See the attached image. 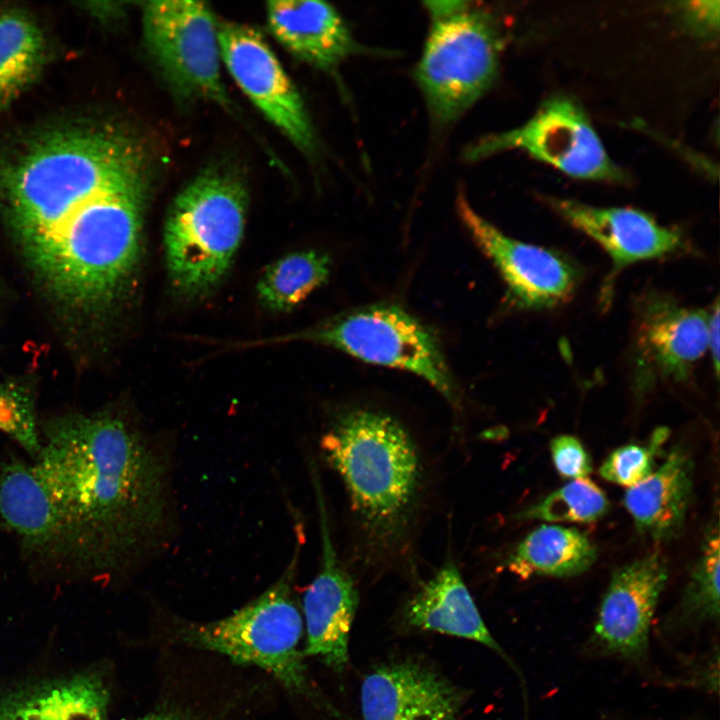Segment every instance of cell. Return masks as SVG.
Returning <instances> with one entry per match:
<instances>
[{
	"label": "cell",
	"mask_w": 720,
	"mask_h": 720,
	"mask_svg": "<svg viewBox=\"0 0 720 720\" xmlns=\"http://www.w3.org/2000/svg\"><path fill=\"white\" fill-rule=\"evenodd\" d=\"M109 699L102 671L87 668L0 691V720H106Z\"/></svg>",
	"instance_id": "cell-17"
},
{
	"label": "cell",
	"mask_w": 720,
	"mask_h": 720,
	"mask_svg": "<svg viewBox=\"0 0 720 720\" xmlns=\"http://www.w3.org/2000/svg\"><path fill=\"white\" fill-rule=\"evenodd\" d=\"M719 303L718 299L715 301L711 312L709 313V335H708V350H710L714 365L716 376L719 373V344H720V318H719Z\"/></svg>",
	"instance_id": "cell-31"
},
{
	"label": "cell",
	"mask_w": 720,
	"mask_h": 720,
	"mask_svg": "<svg viewBox=\"0 0 720 720\" xmlns=\"http://www.w3.org/2000/svg\"><path fill=\"white\" fill-rule=\"evenodd\" d=\"M142 10L145 45L174 95L230 106L211 9L199 1L168 0L147 2Z\"/></svg>",
	"instance_id": "cell-8"
},
{
	"label": "cell",
	"mask_w": 720,
	"mask_h": 720,
	"mask_svg": "<svg viewBox=\"0 0 720 720\" xmlns=\"http://www.w3.org/2000/svg\"><path fill=\"white\" fill-rule=\"evenodd\" d=\"M511 149L527 152L575 178L612 182L625 178L584 111L565 97L549 99L520 127L480 139L467 149L466 158L476 161Z\"/></svg>",
	"instance_id": "cell-9"
},
{
	"label": "cell",
	"mask_w": 720,
	"mask_h": 720,
	"mask_svg": "<svg viewBox=\"0 0 720 720\" xmlns=\"http://www.w3.org/2000/svg\"><path fill=\"white\" fill-rule=\"evenodd\" d=\"M33 469L59 519L54 558L72 568L122 570L164 524L163 463L141 432L116 413L50 419Z\"/></svg>",
	"instance_id": "cell-2"
},
{
	"label": "cell",
	"mask_w": 720,
	"mask_h": 720,
	"mask_svg": "<svg viewBox=\"0 0 720 720\" xmlns=\"http://www.w3.org/2000/svg\"><path fill=\"white\" fill-rule=\"evenodd\" d=\"M403 617L411 627L478 642L509 661L452 561L445 562L407 601Z\"/></svg>",
	"instance_id": "cell-20"
},
{
	"label": "cell",
	"mask_w": 720,
	"mask_h": 720,
	"mask_svg": "<svg viewBox=\"0 0 720 720\" xmlns=\"http://www.w3.org/2000/svg\"><path fill=\"white\" fill-rule=\"evenodd\" d=\"M424 5L431 26L415 79L434 122L447 125L494 83L502 37L494 16L473 8L471 2L429 1Z\"/></svg>",
	"instance_id": "cell-6"
},
{
	"label": "cell",
	"mask_w": 720,
	"mask_h": 720,
	"mask_svg": "<svg viewBox=\"0 0 720 720\" xmlns=\"http://www.w3.org/2000/svg\"><path fill=\"white\" fill-rule=\"evenodd\" d=\"M0 431L19 443L35 459L41 448L34 401L22 386L0 382Z\"/></svg>",
	"instance_id": "cell-28"
},
{
	"label": "cell",
	"mask_w": 720,
	"mask_h": 720,
	"mask_svg": "<svg viewBox=\"0 0 720 720\" xmlns=\"http://www.w3.org/2000/svg\"><path fill=\"white\" fill-rule=\"evenodd\" d=\"M321 530V563L303 596L307 642L304 655L321 659L341 673L348 665V641L358 606V591L338 559L323 495L314 479Z\"/></svg>",
	"instance_id": "cell-14"
},
{
	"label": "cell",
	"mask_w": 720,
	"mask_h": 720,
	"mask_svg": "<svg viewBox=\"0 0 720 720\" xmlns=\"http://www.w3.org/2000/svg\"><path fill=\"white\" fill-rule=\"evenodd\" d=\"M148 162L132 135L75 119L30 135L0 160V208L29 270L75 315L125 296L142 250Z\"/></svg>",
	"instance_id": "cell-1"
},
{
	"label": "cell",
	"mask_w": 720,
	"mask_h": 720,
	"mask_svg": "<svg viewBox=\"0 0 720 720\" xmlns=\"http://www.w3.org/2000/svg\"><path fill=\"white\" fill-rule=\"evenodd\" d=\"M432 668L405 660L377 666L361 686L363 720H457L464 697Z\"/></svg>",
	"instance_id": "cell-16"
},
{
	"label": "cell",
	"mask_w": 720,
	"mask_h": 720,
	"mask_svg": "<svg viewBox=\"0 0 720 720\" xmlns=\"http://www.w3.org/2000/svg\"><path fill=\"white\" fill-rule=\"evenodd\" d=\"M669 436L665 427L656 429L646 445L626 444L613 450L603 461L599 474L605 480L632 487L651 474L655 457Z\"/></svg>",
	"instance_id": "cell-27"
},
{
	"label": "cell",
	"mask_w": 720,
	"mask_h": 720,
	"mask_svg": "<svg viewBox=\"0 0 720 720\" xmlns=\"http://www.w3.org/2000/svg\"><path fill=\"white\" fill-rule=\"evenodd\" d=\"M709 313L647 292L636 303L633 388L638 397L658 381L688 379L708 350Z\"/></svg>",
	"instance_id": "cell-11"
},
{
	"label": "cell",
	"mask_w": 720,
	"mask_h": 720,
	"mask_svg": "<svg viewBox=\"0 0 720 720\" xmlns=\"http://www.w3.org/2000/svg\"><path fill=\"white\" fill-rule=\"evenodd\" d=\"M330 267L329 257L319 251L287 254L270 264L259 278L258 300L270 311H290L327 281Z\"/></svg>",
	"instance_id": "cell-24"
},
{
	"label": "cell",
	"mask_w": 720,
	"mask_h": 720,
	"mask_svg": "<svg viewBox=\"0 0 720 720\" xmlns=\"http://www.w3.org/2000/svg\"><path fill=\"white\" fill-rule=\"evenodd\" d=\"M221 60L257 109L300 151L315 152L316 136L304 101L274 52L254 28L218 22Z\"/></svg>",
	"instance_id": "cell-10"
},
{
	"label": "cell",
	"mask_w": 720,
	"mask_h": 720,
	"mask_svg": "<svg viewBox=\"0 0 720 720\" xmlns=\"http://www.w3.org/2000/svg\"><path fill=\"white\" fill-rule=\"evenodd\" d=\"M136 720H186L182 715L175 712H156L150 713L142 718Z\"/></svg>",
	"instance_id": "cell-32"
},
{
	"label": "cell",
	"mask_w": 720,
	"mask_h": 720,
	"mask_svg": "<svg viewBox=\"0 0 720 720\" xmlns=\"http://www.w3.org/2000/svg\"><path fill=\"white\" fill-rule=\"evenodd\" d=\"M0 516L20 537L26 552L54 557L59 519L33 466L19 460L0 464Z\"/></svg>",
	"instance_id": "cell-21"
},
{
	"label": "cell",
	"mask_w": 720,
	"mask_h": 720,
	"mask_svg": "<svg viewBox=\"0 0 720 720\" xmlns=\"http://www.w3.org/2000/svg\"><path fill=\"white\" fill-rule=\"evenodd\" d=\"M605 493L590 479H573L517 514L519 520L592 523L608 511Z\"/></svg>",
	"instance_id": "cell-25"
},
{
	"label": "cell",
	"mask_w": 720,
	"mask_h": 720,
	"mask_svg": "<svg viewBox=\"0 0 720 720\" xmlns=\"http://www.w3.org/2000/svg\"><path fill=\"white\" fill-rule=\"evenodd\" d=\"M597 551L583 532L543 524L532 530L508 556L505 566L515 576L570 577L588 570Z\"/></svg>",
	"instance_id": "cell-22"
},
{
	"label": "cell",
	"mask_w": 720,
	"mask_h": 720,
	"mask_svg": "<svg viewBox=\"0 0 720 720\" xmlns=\"http://www.w3.org/2000/svg\"><path fill=\"white\" fill-rule=\"evenodd\" d=\"M720 543L718 529L706 537L683 599L687 614L699 619L719 616Z\"/></svg>",
	"instance_id": "cell-26"
},
{
	"label": "cell",
	"mask_w": 720,
	"mask_h": 720,
	"mask_svg": "<svg viewBox=\"0 0 720 720\" xmlns=\"http://www.w3.org/2000/svg\"><path fill=\"white\" fill-rule=\"evenodd\" d=\"M667 580L666 560L656 551L614 572L594 626L601 647L624 658L645 656L651 621Z\"/></svg>",
	"instance_id": "cell-15"
},
{
	"label": "cell",
	"mask_w": 720,
	"mask_h": 720,
	"mask_svg": "<svg viewBox=\"0 0 720 720\" xmlns=\"http://www.w3.org/2000/svg\"><path fill=\"white\" fill-rule=\"evenodd\" d=\"M549 202L568 224L597 242L609 255L612 269L601 294L602 303L606 307L612 297L614 279L625 267L688 248L679 230L662 226L653 217L637 209L596 207L561 198H552Z\"/></svg>",
	"instance_id": "cell-13"
},
{
	"label": "cell",
	"mask_w": 720,
	"mask_h": 720,
	"mask_svg": "<svg viewBox=\"0 0 720 720\" xmlns=\"http://www.w3.org/2000/svg\"><path fill=\"white\" fill-rule=\"evenodd\" d=\"M273 37L296 58L322 70H334L361 46L340 13L315 0H274L266 4Z\"/></svg>",
	"instance_id": "cell-18"
},
{
	"label": "cell",
	"mask_w": 720,
	"mask_h": 720,
	"mask_svg": "<svg viewBox=\"0 0 720 720\" xmlns=\"http://www.w3.org/2000/svg\"><path fill=\"white\" fill-rule=\"evenodd\" d=\"M550 452L557 472L565 478H586L592 471L591 459L580 440L558 435L550 441Z\"/></svg>",
	"instance_id": "cell-29"
},
{
	"label": "cell",
	"mask_w": 720,
	"mask_h": 720,
	"mask_svg": "<svg viewBox=\"0 0 720 720\" xmlns=\"http://www.w3.org/2000/svg\"><path fill=\"white\" fill-rule=\"evenodd\" d=\"M684 4L683 16L692 29L702 33L717 31L719 24L718 1H697Z\"/></svg>",
	"instance_id": "cell-30"
},
{
	"label": "cell",
	"mask_w": 720,
	"mask_h": 720,
	"mask_svg": "<svg viewBox=\"0 0 720 720\" xmlns=\"http://www.w3.org/2000/svg\"><path fill=\"white\" fill-rule=\"evenodd\" d=\"M288 339L310 341L367 363L409 371L458 408V389L434 333L401 307L374 304L336 315Z\"/></svg>",
	"instance_id": "cell-7"
},
{
	"label": "cell",
	"mask_w": 720,
	"mask_h": 720,
	"mask_svg": "<svg viewBox=\"0 0 720 720\" xmlns=\"http://www.w3.org/2000/svg\"><path fill=\"white\" fill-rule=\"evenodd\" d=\"M320 447L368 542L379 551L397 548L414 515L422 477L405 427L381 411L355 408L335 419Z\"/></svg>",
	"instance_id": "cell-3"
},
{
	"label": "cell",
	"mask_w": 720,
	"mask_h": 720,
	"mask_svg": "<svg viewBox=\"0 0 720 720\" xmlns=\"http://www.w3.org/2000/svg\"><path fill=\"white\" fill-rule=\"evenodd\" d=\"M693 469L688 451L678 445L656 470L627 489L623 503L640 533L655 541L680 533L692 497Z\"/></svg>",
	"instance_id": "cell-19"
},
{
	"label": "cell",
	"mask_w": 720,
	"mask_h": 720,
	"mask_svg": "<svg viewBox=\"0 0 720 720\" xmlns=\"http://www.w3.org/2000/svg\"><path fill=\"white\" fill-rule=\"evenodd\" d=\"M247 190L231 171L210 168L193 178L169 207L164 250L173 287L200 296L229 271L242 241Z\"/></svg>",
	"instance_id": "cell-5"
},
{
	"label": "cell",
	"mask_w": 720,
	"mask_h": 720,
	"mask_svg": "<svg viewBox=\"0 0 720 720\" xmlns=\"http://www.w3.org/2000/svg\"><path fill=\"white\" fill-rule=\"evenodd\" d=\"M456 206L462 223L494 264L518 306L551 308L573 295L580 274L566 257L507 236L477 213L462 193Z\"/></svg>",
	"instance_id": "cell-12"
},
{
	"label": "cell",
	"mask_w": 720,
	"mask_h": 720,
	"mask_svg": "<svg viewBox=\"0 0 720 720\" xmlns=\"http://www.w3.org/2000/svg\"><path fill=\"white\" fill-rule=\"evenodd\" d=\"M301 544L280 577L262 594L232 614L206 623H190L178 630L180 640L199 649L220 653L241 665L269 672L290 693L305 697L340 717L311 683L299 650L303 618L294 597Z\"/></svg>",
	"instance_id": "cell-4"
},
{
	"label": "cell",
	"mask_w": 720,
	"mask_h": 720,
	"mask_svg": "<svg viewBox=\"0 0 720 720\" xmlns=\"http://www.w3.org/2000/svg\"><path fill=\"white\" fill-rule=\"evenodd\" d=\"M46 52L43 32L30 15L18 9L0 13V111L38 77Z\"/></svg>",
	"instance_id": "cell-23"
}]
</instances>
